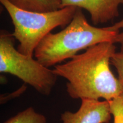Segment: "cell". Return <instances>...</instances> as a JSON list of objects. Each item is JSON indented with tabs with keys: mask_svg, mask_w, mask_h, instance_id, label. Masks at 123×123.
I'll list each match as a JSON object with an SVG mask.
<instances>
[{
	"mask_svg": "<svg viewBox=\"0 0 123 123\" xmlns=\"http://www.w3.org/2000/svg\"><path fill=\"white\" fill-rule=\"evenodd\" d=\"M115 43L104 42L86 49L53 69L67 80L66 90L73 99L110 101L123 93V87L110 68Z\"/></svg>",
	"mask_w": 123,
	"mask_h": 123,
	"instance_id": "obj_1",
	"label": "cell"
},
{
	"mask_svg": "<svg viewBox=\"0 0 123 123\" xmlns=\"http://www.w3.org/2000/svg\"><path fill=\"white\" fill-rule=\"evenodd\" d=\"M119 30L109 27L99 28L90 25L77 8L74 16L63 30L49 33L35 49L34 56L41 63L49 67L71 59L80 51L104 42L116 43Z\"/></svg>",
	"mask_w": 123,
	"mask_h": 123,
	"instance_id": "obj_2",
	"label": "cell"
},
{
	"mask_svg": "<svg viewBox=\"0 0 123 123\" xmlns=\"http://www.w3.org/2000/svg\"><path fill=\"white\" fill-rule=\"evenodd\" d=\"M14 27L12 35L19 42L17 50L23 54L34 56L41 41L53 29L68 25L77 10L73 6L55 11L37 12L15 6L8 0H0Z\"/></svg>",
	"mask_w": 123,
	"mask_h": 123,
	"instance_id": "obj_3",
	"label": "cell"
},
{
	"mask_svg": "<svg viewBox=\"0 0 123 123\" xmlns=\"http://www.w3.org/2000/svg\"><path fill=\"white\" fill-rule=\"evenodd\" d=\"M0 72L17 77L44 96H49L58 76L33 56L23 54L14 47V37L5 31L0 34Z\"/></svg>",
	"mask_w": 123,
	"mask_h": 123,
	"instance_id": "obj_4",
	"label": "cell"
},
{
	"mask_svg": "<svg viewBox=\"0 0 123 123\" xmlns=\"http://www.w3.org/2000/svg\"><path fill=\"white\" fill-rule=\"evenodd\" d=\"M111 116L109 101L83 99L76 112L65 111L61 119L62 123H108Z\"/></svg>",
	"mask_w": 123,
	"mask_h": 123,
	"instance_id": "obj_5",
	"label": "cell"
},
{
	"mask_svg": "<svg viewBox=\"0 0 123 123\" xmlns=\"http://www.w3.org/2000/svg\"><path fill=\"white\" fill-rule=\"evenodd\" d=\"M61 7L73 6L84 9L90 13L95 25L105 24L119 15V6L123 0H59Z\"/></svg>",
	"mask_w": 123,
	"mask_h": 123,
	"instance_id": "obj_6",
	"label": "cell"
},
{
	"mask_svg": "<svg viewBox=\"0 0 123 123\" xmlns=\"http://www.w3.org/2000/svg\"><path fill=\"white\" fill-rule=\"evenodd\" d=\"M19 8L37 12H49L61 9L59 0H8Z\"/></svg>",
	"mask_w": 123,
	"mask_h": 123,
	"instance_id": "obj_7",
	"label": "cell"
},
{
	"mask_svg": "<svg viewBox=\"0 0 123 123\" xmlns=\"http://www.w3.org/2000/svg\"><path fill=\"white\" fill-rule=\"evenodd\" d=\"M4 123H47V119L44 115L38 113L33 108L29 107Z\"/></svg>",
	"mask_w": 123,
	"mask_h": 123,
	"instance_id": "obj_8",
	"label": "cell"
},
{
	"mask_svg": "<svg viewBox=\"0 0 123 123\" xmlns=\"http://www.w3.org/2000/svg\"><path fill=\"white\" fill-rule=\"evenodd\" d=\"M113 123H123V93L109 101Z\"/></svg>",
	"mask_w": 123,
	"mask_h": 123,
	"instance_id": "obj_9",
	"label": "cell"
},
{
	"mask_svg": "<svg viewBox=\"0 0 123 123\" xmlns=\"http://www.w3.org/2000/svg\"><path fill=\"white\" fill-rule=\"evenodd\" d=\"M111 64L116 68L118 79L123 87V53L116 52L112 56Z\"/></svg>",
	"mask_w": 123,
	"mask_h": 123,
	"instance_id": "obj_10",
	"label": "cell"
},
{
	"mask_svg": "<svg viewBox=\"0 0 123 123\" xmlns=\"http://www.w3.org/2000/svg\"><path fill=\"white\" fill-rule=\"evenodd\" d=\"M110 27V29H112L114 30H119L120 29H123V18L119 22L116 23L112 26H111Z\"/></svg>",
	"mask_w": 123,
	"mask_h": 123,
	"instance_id": "obj_11",
	"label": "cell"
},
{
	"mask_svg": "<svg viewBox=\"0 0 123 123\" xmlns=\"http://www.w3.org/2000/svg\"><path fill=\"white\" fill-rule=\"evenodd\" d=\"M116 43H118L120 44V52L123 53V31L121 32V33L120 32L119 34L118 35L117 38Z\"/></svg>",
	"mask_w": 123,
	"mask_h": 123,
	"instance_id": "obj_12",
	"label": "cell"
}]
</instances>
